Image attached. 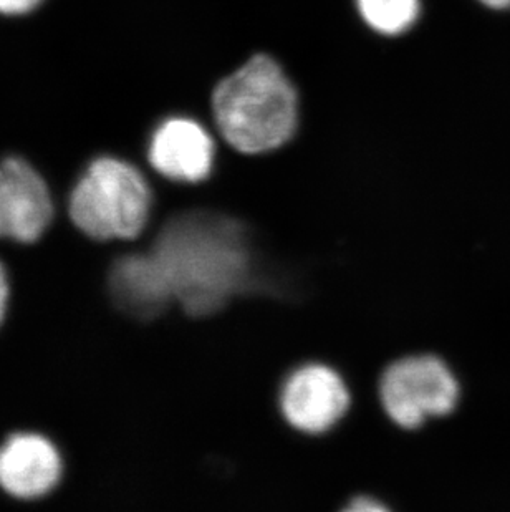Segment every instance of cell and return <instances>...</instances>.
I'll return each mask as SVG.
<instances>
[{"label": "cell", "instance_id": "14", "mask_svg": "<svg viewBox=\"0 0 510 512\" xmlns=\"http://www.w3.org/2000/svg\"><path fill=\"white\" fill-rule=\"evenodd\" d=\"M482 4L491 9H509L510 0H481Z\"/></svg>", "mask_w": 510, "mask_h": 512}, {"label": "cell", "instance_id": "5", "mask_svg": "<svg viewBox=\"0 0 510 512\" xmlns=\"http://www.w3.org/2000/svg\"><path fill=\"white\" fill-rule=\"evenodd\" d=\"M52 218V196L35 168L15 156L0 161V237L30 244Z\"/></svg>", "mask_w": 510, "mask_h": 512}, {"label": "cell", "instance_id": "12", "mask_svg": "<svg viewBox=\"0 0 510 512\" xmlns=\"http://www.w3.org/2000/svg\"><path fill=\"white\" fill-rule=\"evenodd\" d=\"M348 511L381 512L386 511V506H383V504L378 503V501H375V499L373 498H358L357 501H353V503L350 504V506H348Z\"/></svg>", "mask_w": 510, "mask_h": 512}, {"label": "cell", "instance_id": "13", "mask_svg": "<svg viewBox=\"0 0 510 512\" xmlns=\"http://www.w3.org/2000/svg\"><path fill=\"white\" fill-rule=\"evenodd\" d=\"M7 302H9V281H7V272L0 262V325L4 322Z\"/></svg>", "mask_w": 510, "mask_h": 512}, {"label": "cell", "instance_id": "4", "mask_svg": "<svg viewBox=\"0 0 510 512\" xmlns=\"http://www.w3.org/2000/svg\"><path fill=\"white\" fill-rule=\"evenodd\" d=\"M380 398L393 423L416 430L431 416L449 415L458 405L459 387L439 358L421 355L398 360L386 370Z\"/></svg>", "mask_w": 510, "mask_h": 512}, {"label": "cell", "instance_id": "8", "mask_svg": "<svg viewBox=\"0 0 510 512\" xmlns=\"http://www.w3.org/2000/svg\"><path fill=\"white\" fill-rule=\"evenodd\" d=\"M62 476V459L47 438L34 433L10 436L0 448V488L19 499L49 494Z\"/></svg>", "mask_w": 510, "mask_h": 512}, {"label": "cell", "instance_id": "1", "mask_svg": "<svg viewBox=\"0 0 510 512\" xmlns=\"http://www.w3.org/2000/svg\"><path fill=\"white\" fill-rule=\"evenodd\" d=\"M231 234L194 214L173 219L159 234L154 257L189 314L216 310L244 276L246 257Z\"/></svg>", "mask_w": 510, "mask_h": 512}, {"label": "cell", "instance_id": "2", "mask_svg": "<svg viewBox=\"0 0 510 512\" xmlns=\"http://www.w3.org/2000/svg\"><path fill=\"white\" fill-rule=\"evenodd\" d=\"M217 130L234 150H277L297 128V93L274 58L255 55L224 78L212 95Z\"/></svg>", "mask_w": 510, "mask_h": 512}, {"label": "cell", "instance_id": "9", "mask_svg": "<svg viewBox=\"0 0 510 512\" xmlns=\"http://www.w3.org/2000/svg\"><path fill=\"white\" fill-rule=\"evenodd\" d=\"M111 299L125 314L151 319L163 312L173 290L158 259L151 254H133L118 259L110 271Z\"/></svg>", "mask_w": 510, "mask_h": 512}, {"label": "cell", "instance_id": "11", "mask_svg": "<svg viewBox=\"0 0 510 512\" xmlns=\"http://www.w3.org/2000/svg\"><path fill=\"white\" fill-rule=\"evenodd\" d=\"M40 4H42V0H0V14H29L35 7H39Z\"/></svg>", "mask_w": 510, "mask_h": 512}, {"label": "cell", "instance_id": "6", "mask_svg": "<svg viewBox=\"0 0 510 512\" xmlns=\"http://www.w3.org/2000/svg\"><path fill=\"white\" fill-rule=\"evenodd\" d=\"M280 406L285 420L295 430L320 435L347 413L350 392L333 368L307 365L285 382Z\"/></svg>", "mask_w": 510, "mask_h": 512}, {"label": "cell", "instance_id": "7", "mask_svg": "<svg viewBox=\"0 0 510 512\" xmlns=\"http://www.w3.org/2000/svg\"><path fill=\"white\" fill-rule=\"evenodd\" d=\"M150 163L164 178L199 183L214 166L212 136L191 118H169L156 128L150 141Z\"/></svg>", "mask_w": 510, "mask_h": 512}, {"label": "cell", "instance_id": "10", "mask_svg": "<svg viewBox=\"0 0 510 512\" xmlns=\"http://www.w3.org/2000/svg\"><path fill=\"white\" fill-rule=\"evenodd\" d=\"M366 24L383 35H400L416 22L419 0H357Z\"/></svg>", "mask_w": 510, "mask_h": 512}, {"label": "cell", "instance_id": "3", "mask_svg": "<svg viewBox=\"0 0 510 512\" xmlns=\"http://www.w3.org/2000/svg\"><path fill=\"white\" fill-rule=\"evenodd\" d=\"M150 184L135 166L103 156L78 179L68 213L73 224L97 241L135 239L150 219Z\"/></svg>", "mask_w": 510, "mask_h": 512}]
</instances>
